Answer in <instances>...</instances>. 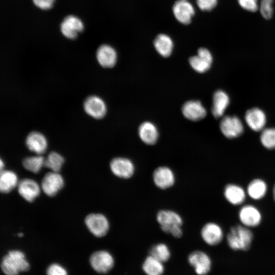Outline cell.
<instances>
[{
	"instance_id": "obj_18",
	"label": "cell",
	"mask_w": 275,
	"mask_h": 275,
	"mask_svg": "<svg viewBox=\"0 0 275 275\" xmlns=\"http://www.w3.org/2000/svg\"><path fill=\"white\" fill-rule=\"evenodd\" d=\"M223 194L226 200L234 206L242 205L247 196L246 190L235 183L227 184L224 188Z\"/></svg>"
},
{
	"instance_id": "obj_1",
	"label": "cell",
	"mask_w": 275,
	"mask_h": 275,
	"mask_svg": "<svg viewBox=\"0 0 275 275\" xmlns=\"http://www.w3.org/2000/svg\"><path fill=\"white\" fill-rule=\"evenodd\" d=\"M253 238V233L250 228L240 224L230 228L226 240L232 250L245 251L251 248Z\"/></svg>"
},
{
	"instance_id": "obj_27",
	"label": "cell",
	"mask_w": 275,
	"mask_h": 275,
	"mask_svg": "<svg viewBox=\"0 0 275 275\" xmlns=\"http://www.w3.org/2000/svg\"><path fill=\"white\" fill-rule=\"evenodd\" d=\"M154 46L158 53L162 57H168L172 54L174 43L169 36L165 34H160L155 38Z\"/></svg>"
},
{
	"instance_id": "obj_21",
	"label": "cell",
	"mask_w": 275,
	"mask_h": 275,
	"mask_svg": "<svg viewBox=\"0 0 275 275\" xmlns=\"http://www.w3.org/2000/svg\"><path fill=\"white\" fill-rule=\"evenodd\" d=\"M96 58L102 67L111 68L114 66L117 62V53L111 45L102 44L97 50Z\"/></svg>"
},
{
	"instance_id": "obj_4",
	"label": "cell",
	"mask_w": 275,
	"mask_h": 275,
	"mask_svg": "<svg viewBox=\"0 0 275 275\" xmlns=\"http://www.w3.org/2000/svg\"><path fill=\"white\" fill-rule=\"evenodd\" d=\"M89 231L97 237L104 236L108 233L110 224L107 217L101 213H91L84 220Z\"/></svg>"
},
{
	"instance_id": "obj_15",
	"label": "cell",
	"mask_w": 275,
	"mask_h": 275,
	"mask_svg": "<svg viewBox=\"0 0 275 275\" xmlns=\"http://www.w3.org/2000/svg\"><path fill=\"white\" fill-rule=\"evenodd\" d=\"M188 260L198 275H206L211 269V259L204 252L196 251L192 252L189 255Z\"/></svg>"
},
{
	"instance_id": "obj_24",
	"label": "cell",
	"mask_w": 275,
	"mask_h": 275,
	"mask_svg": "<svg viewBox=\"0 0 275 275\" xmlns=\"http://www.w3.org/2000/svg\"><path fill=\"white\" fill-rule=\"evenodd\" d=\"M211 112L213 116L222 117L230 103L228 95L223 90H217L213 94Z\"/></svg>"
},
{
	"instance_id": "obj_20",
	"label": "cell",
	"mask_w": 275,
	"mask_h": 275,
	"mask_svg": "<svg viewBox=\"0 0 275 275\" xmlns=\"http://www.w3.org/2000/svg\"><path fill=\"white\" fill-rule=\"evenodd\" d=\"M182 112L186 119L194 121H199L206 115V109L198 100L186 102L182 106Z\"/></svg>"
},
{
	"instance_id": "obj_8",
	"label": "cell",
	"mask_w": 275,
	"mask_h": 275,
	"mask_svg": "<svg viewBox=\"0 0 275 275\" xmlns=\"http://www.w3.org/2000/svg\"><path fill=\"white\" fill-rule=\"evenodd\" d=\"M152 180L157 187L164 190L174 185L176 176L172 169L169 167L160 166L153 171Z\"/></svg>"
},
{
	"instance_id": "obj_25",
	"label": "cell",
	"mask_w": 275,
	"mask_h": 275,
	"mask_svg": "<svg viewBox=\"0 0 275 275\" xmlns=\"http://www.w3.org/2000/svg\"><path fill=\"white\" fill-rule=\"evenodd\" d=\"M139 135L142 142L147 145L155 144L158 139L156 127L150 122H145L139 128Z\"/></svg>"
},
{
	"instance_id": "obj_30",
	"label": "cell",
	"mask_w": 275,
	"mask_h": 275,
	"mask_svg": "<svg viewBox=\"0 0 275 275\" xmlns=\"http://www.w3.org/2000/svg\"><path fill=\"white\" fill-rule=\"evenodd\" d=\"M64 158L59 153L52 151L45 158L44 167L51 171L59 172L64 163Z\"/></svg>"
},
{
	"instance_id": "obj_11",
	"label": "cell",
	"mask_w": 275,
	"mask_h": 275,
	"mask_svg": "<svg viewBox=\"0 0 275 275\" xmlns=\"http://www.w3.org/2000/svg\"><path fill=\"white\" fill-rule=\"evenodd\" d=\"M84 29L82 20L73 15L66 16L60 24V30L62 35L69 39L77 38L78 33Z\"/></svg>"
},
{
	"instance_id": "obj_12",
	"label": "cell",
	"mask_w": 275,
	"mask_h": 275,
	"mask_svg": "<svg viewBox=\"0 0 275 275\" xmlns=\"http://www.w3.org/2000/svg\"><path fill=\"white\" fill-rule=\"evenodd\" d=\"M220 129L224 136L234 139L240 136L243 132L241 121L235 116H226L221 120Z\"/></svg>"
},
{
	"instance_id": "obj_2",
	"label": "cell",
	"mask_w": 275,
	"mask_h": 275,
	"mask_svg": "<svg viewBox=\"0 0 275 275\" xmlns=\"http://www.w3.org/2000/svg\"><path fill=\"white\" fill-rule=\"evenodd\" d=\"M156 219L162 231L176 238L182 236L183 221L178 213L172 210L162 209L157 213Z\"/></svg>"
},
{
	"instance_id": "obj_10",
	"label": "cell",
	"mask_w": 275,
	"mask_h": 275,
	"mask_svg": "<svg viewBox=\"0 0 275 275\" xmlns=\"http://www.w3.org/2000/svg\"><path fill=\"white\" fill-rule=\"evenodd\" d=\"M201 236L206 244L211 246L216 245L223 240L224 231L218 224L210 222L205 224L202 227Z\"/></svg>"
},
{
	"instance_id": "obj_6",
	"label": "cell",
	"mask_w": 275,
	"mask_h": 275,
	"mask_svg": "<svg viewBox=\"0 0 275 275\" xmlns=\"http://www.w3.org/2000/svg\"><path fill=\"white\" fill-rule=\"evenodd\" d=\"M238 217L241 224L249 228L258 226L262 220L260 210L252 204L243 205L238 211Z\"/></svg>"
},
{
	"instance_id": "obj_35",
	"label": "cell",
	"mask_w": 275,
	"mask_h": 275,
	"mask_svg": "<svg viewBox=\"0 0 275 275\" xmlns=\"http://www.w3.org/2000/svg\"><path fill=\"white\" fill-rule=\"evenodd\" d=\"M199 9L204 11L213 10L217 5L218 0H196Z\"/></svg>"
},
{
	"instance_id": "obj_40",
	"label": "cell",
	"mask_w": 275,
	"mask_h": 275,
	"mask_svg": "<svg viewBox=\"0 0 275 275\" xmlns=\"http://www.w3.org/2000/svg\"><path fill=\"white\" fill-rule=\"evenodd\" d=\"M22 236H23V234H22V233H19L18 234V237H22Z\"/></svg>"
},
{
	"instance_id": "obj_3",
	"label": "cell",
	"mask_w": 275,
	"mask_h": 275,
	"mask_svg": "<svg viewBox=\"0 0 275 275\" xmlns=\"http://www.w3.org/2000/svg\"><path fill=\"white\" fill-rule=\"evenodd\" d=\"M1 266L6 275H18L19 272L28 271L30 268L24 254L18 250L10 251L4 256Z\"/></svg>"
},
{
	"instance_id": "obj_23",
	"label": "cell",
	"mask_w": 275,
	"mask_h": 275,
	"mask_svg": "<svg viewBox=\"0 0 275 275\" xmlns=\"http://www.w3.org/2000/svg\"><path fill=\"white\" fill-rule=\"evenodd\" d=\"M267 190L268 186L265 181L261 178H255L248 184L246 191L250 198L258 201L265 197Z\"/></svg>"
},
{
	"instance_id": "obj_9",
	"label": "cell",
	"mask_w": 275,
	"mask_h": 275,
	"mask_svg": "<svg viewBox=\"0 0 275 275\" xmlns=\"http://www.w3.org/2000/svg\"><path fill=\"white\" fill-rule=\"evenodd\" d=\"M90 263L96 272L105 273L113 268L114 260L109 252L101 250L96 251L91 255Z\"/></svg>"
},
{
	"instance_id": "obj_26",
	"label": "cell",
	"mask_w": 275,
	"mask_h": 275,
	"mask_svg": "<svg viewBox=\"0 0 275 275\" xmlns=\"http://www.w3.org/2000/svg\"><path fill=\"white\" fill-rule=\"evenodd\" d=\"M19 181L17 174L13 171L3 170L1 171L0 190L3 194L11 192L17 187Z\"/></svg>"
},
{
	"instance_id": "obj_22",
	"label": "cell",
	"mask_w": 275,
	"mask_h": 275,
	"mask_svg": "<svg viewBox=\"0 0 275 275\" xmlns=\"http://www.w3.org/2000/svg\"><path fill=\"white\" fill-rule=\"evenodd\" d=\"M25 145L31 151L38 155H41L46 151L48 143L46 138L43 134L33 131L26 136Z\"/></svg>"
},
{
	"instance_id": "obj_39",
	"label": "cell",
	"mask_w": 275,
	"mask_h": 275,
	"mask_svg": "<svg viewBox=\"0 0 275 275\" xmlns=\"http://www.w3.org/2000/svg\"><path fill=\"white\" fill-rule=\"evenodd\" d=\"M0 166H1V171L3 170V168L5 167V164L2 159H1Z\"/></svg>"
},
{
	"instance_id": "obj_5",
	"label": "cell",
	"mask_w": 275,
	"mask_h": 275,
	"mask_svg": "<svg viewBox=\"0 0 275 275\" xmlns=\"http://www.w3.org/2000/svg\"><path fill=\"white\" fill-rule=\"evenodd\" d=\"M112 173L118 178L128 179L134 174L135 166L129 158L125 157H116L113 158L109 163Z\"/></svg>"
},
{
	"instance_id": "obj_38",
	"label": "cell",
	"mask_w": 275,
	"mask_h": 275,
	"mask_svg": "<svg viewBox=\"0 0 275 275\" xmlns=\"http://www.w3.org/2000/svg\"><path fill=\"white\" fill-rule=\"evenodd\" d=\"M272 197L274 201L275 202V184L273 185V187L272 188Z\"/></svg>"
},
{
	"instance_id": "obj_7",
	"label": "cell",
	"mask_w": 275,
	"mask_h": 275,
	"mask_svg": "<svg viewBox=\"0 0 275 275\" xmlns=\"http://www.w3.org/2000/svg\"><path fill=\"white\" fill-rule=\"evenodd\" d=\"M64 183V178L59 172L50 171L44 175L40 186L46 195L53 197L63 188Z\"/></svg>"
},
{
	"instance_id": "obj_37",
	"label": "cell",
	"mask_w": 275,
	"mask_h": 275,
	"mask_svg": "<svg viewBox=\"0 0 275 275\" xmlns=\"http://www.w3.org/2000/svg\"><path fill=\"white\" fill-rule=\"evenodd\" d=\"M34 4L38 8L47 10L51 9L55 0H32Z\"/></svg>"
},
{
	"instance_id": "obj_29",
	"label": "cell",
	"mask_w": 275,
	"mask_h": 275,
	"mask_svg": "<svg viewBox=\"0 0 275 275\" xmlns=\"http://www.w3.org/2000/svg\"><path fill=\"white\" fill-rule=\"evenodd\" d=\"M44 157L41 155L37 154L24 158L22 161V164L27 171L37 174L44 167Z\"/></svg>"
},
{
	"instance_id": "obj_28",
	"label": "cell",
	"mask_w": 275,
	"mask_h": 275,
	"mask_svg": "<svg viewBox=\"0 0 275 275\" xmlns=\"http://www.w3.org/2000/svg\"><path fill=\"white\" fill-rule=\"evenodd\" d=\"M143 269L147 275H162L164 267L162 262L150 255L144 262Z\"/></svg>"
},
{
	"instance_id": "obj_31",
	"label": "cell",
	"mask_w": 275,
	"mask_h": 275,
	"mask_svg": "<svg viewBox=\"0 0 275 275\" xmlns=\"http://www.w3.org/2000/svg\"><path fill=\"white\" fill-rule=\"evenodd\" d=\"M150 255L163 263L169 260L171 254L169 248L167 244L163 243H159L152 247Z\"/></svg>"
},
{
	"instance_id": "obj_13",
	"label": "cell",
	"mask_w": 275,
	"mask_h": 275,
	"mask_svg": "<svg viewBox=\"0 0 275 275\" xmlns=\"http://www.w3.org/2000/svg\"><path fill=\"white\" fill-rule=\"evenodd\" d=\"M172 11L178 21L183 24L190 23L195 13L194 6L188 0H178L174 4Z\"/></svg>"
},
{
	"instance_id": "obj_32",
	"label": "cell",
	"mask_w": 275,
	"mask_h": 275,
	"mask_svg": "<svg viewBox=\"0 0 275 275\" xmlns=\"http://www.w3.org/2000/svg\"><path fill=\"white\" fill-rule=\"evenodd\" d=\"M261 131L260 142L263 146L269 150L275 149V128H267Z\"/></svg>"
},
{
	"instance_id": "obj_17",
	"label": "cell",
	"mask_w": 275,
	"mask_h": 275,
	"mask_svg": "<svg viewBox=\"0 0 275 275\" xmlns=\"http://www.w3.org/2000/svg\"><path fill=\"white\" fill-rule=\"evenodd\" d=\"M86 113L95 119L102 118L106 113V106L104 101L97 96L88 97L84 103Z\"/></svg>"
},
{
	"instance_id": "obj_36",
	"label": "cell",
	"mask_w": 275,
	"mask_h": 275,
	"mask_svg": "<svg viewBox=\"0 0 275 275\" xmlns=\"http://www.w3.org/2000/svg\"><path fill=\"white\" fill-rule=\"evenodd\" d=\"M47 275H67L66 270L58 264L50 265L46 270Z\"/></svg>"
},
{
	"instance_id": "obj_19",
	"label": "cell",
	"mask_w": 275,
	"mask_h": 275,
	"mask_svg": "<svg viewBox=\"0 0 275 275\" xmlns=\"http://www.w3.org/2000/svg\"><path fill=\"white\" fill-rule=\"evenodd\" d=\"M245 120L248 125L255 131L264 129L266 117L264 112L257 107L248 109L245 114Z\"/></svg>"
},
{
	"instance_id": "obj_34",
	"label": "cell",
	"mask_w": 275,
	"mask_h": 275,
	"mask_svg": "<svg viewBox=\"0 0 275 275\" xmlns=\"http://www.w3.org/2000/svg\"><path fill=\"white\" fill-rule=\"evenodd\" d=\"M240 7L251 12H255L259 9L258 0H237Z\"/></svg>"
},
{
	"instance_id": "obj_33",
	"label": "cell",
	"mask_w": 275,
	"mask_h": 275,
	"mask_svg": "<svg viewBox=\"0 0 275 275\" xmlns=\"http://www.w3.org/2000/svg\"><path fill=\"white\" fill-rule=\"evenodd\" d=\"M273 0H261L259 10L263 17L266 19H270L273 12L272 3Z\"/></svg>"
},
{
	"instance_id": "obj_16",
	"label": "cell",
	"mask_w": 275,
	"mask_h": 275,
	"mask_svg": "<svg viewBox=\"0 0 275 275\" xmlns=\"http://www.w3.org/2000/svg\"><path fill=\"white\" fill-rule=\"evenodd\" d=\"M213 58L210 51L201 47L198 50L197 54L189 59V63L196 71L204 73L208 70L212 64Z\"/></svg>"
},
{
	"instance_id": "obj_14",
	"label": "cell",
	"mask_w": 275,
	"mask_h": 275,
	"mask_svg": "<svg viewBox=\"0 0 275 275\" xmlns=\"http://www.w3.org/2000/svg\"><path fill=\"white\" fill-rule=\"evenodd\" d=\"M17 190L19 195L28 202H33L40 195L41 186L34 179L23 178L19 181Z\"/></svg>"
}]
</instances>
